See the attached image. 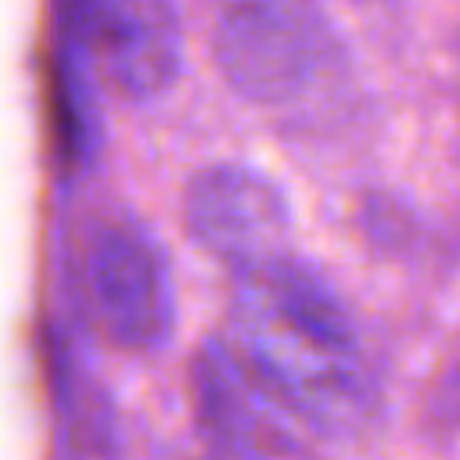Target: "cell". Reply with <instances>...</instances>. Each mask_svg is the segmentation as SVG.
Returning <instances> with one entry per match:
<instances>
[{
  "mask_svg": "<svg viewBox=\"0 0 460 460\" xmlns=\"http://www.w3.org/2000/svg\"><path fill=\"white\" fill-rule=\"evenodd\" d=\"M223 345L302 431L349 435L374 410V359L352 313L284 252L234 273Z\"/></svg>",
  "mask_w": 460,
  "mask_h": 460,
  "instance_id": "obj_1",
  "label": "cell"
},
{
  "mask_svg": "<svg viewBox=\"0 0 460 460\" xmlns=\"http://www.w3.org/2000/svg\"><path fill=\"white\" fill-rule=\"evenodd\" d=\"M338 40L309 0H226L212 22V61L255 104H284L316 86Z\"/></svg>",
  "mask_w": 460,
  "mask_h": 460,
  "instance_id": "obj_2",
  "label": "cell"
},
{
  "mask_svg": "<svg viewBox=\"0 0 460 460\" xmlns=\"http://www.w3.org/2000/svg\"><path fill=\"white\" fill-rule=\"evenodd\" d=\"M83 302L97 331L129 352L158 349L172 327V284L158 244L133 223H104L79 262Z\"/></svg>",
  "mask_w": 460,
  "mask_h": 460,
  "instance_id": "obj_3",
  "label": "cell"
},
{
  "mask_svg": "<svg viewBox=\"0 0 460 460\" xmlns=\"http://www.w3.org/2000/svg\"><path fill=\"white\" fill-rule=\"evenodd\" d=\"M101 79L126 101L158 97L180 72L176 0H61Z\"/></svg>",
  "mask_w": 460,
  "mask_h": 460,
  "instance_id": "obj_4",
  "label": "cell"
},
{
  "mask_svg": "<svg viewBox=\"0 0 460 460\" xmlns=\"http://www.w3.org/2000/svg\"><path fill=\"white\" fill-rule=\"evenodd\" d=\"M183 226L205 255L237 273L284 252L291 212L266 172L219 162L190 176L183 190Z\"/></svg>",
  "mask_w": 460,
  "mask_h": 460,
  "instance_id": "obj_5",
  "label": "cell"
},
{
  "mask_svg": "<svg viewBox=\"0 0 460 460\" xmlns=\"http://www.w3.org/2000/svg\"><path fill=\"white\" fill-rule=\"evenodd\" d=\"M187 381L198 438L212 453L266 456L305 449L298 431H291L298 424L270 402V395L241 370L223 341H208L194 352Z\"/></svg>",
  "mask_w": 460,
  "mask_h": 460,
  "instance_id": "obj_6",
  "label": "cell"
}]
</instances>
